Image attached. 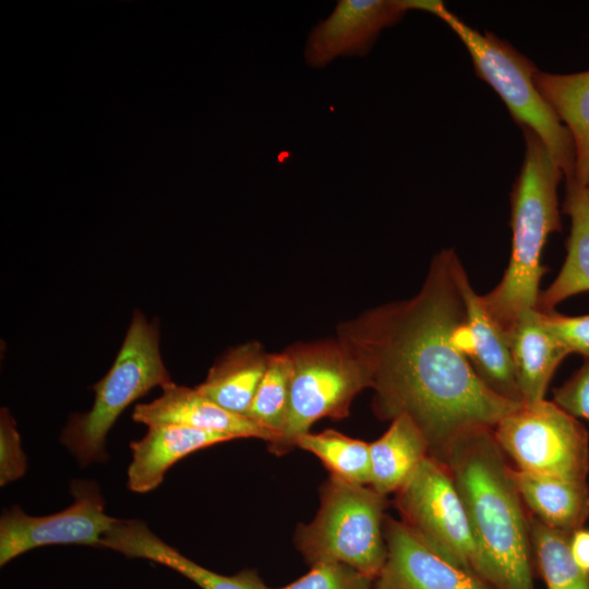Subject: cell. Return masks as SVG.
I'll return each mask as SVG.
<instances>
[{"mask_svg":"<svg viewBox=\"0 0 589 589\" xmlns=\"http://www.w3.org/2000/svg\"><path fill=\"white\" fill-rule=\"evenodd\" d=\"M235 440L232 436L178 424L148 426L147 433L130 443L128 488L135 493L155 490L166 472L183 457L208 446Z\"/></svg>","mask_w":589,"mask_h":589,"instance_id":"2e32d148","label":"cell"},{"mask_svg":"<svg viewBox=\"0 0 589 589\" xmlns=\"http://www.w3.org/2000/svg\"><path fill=\"white\" fill-rule=\"evenodd\" d=\"M429 456V444L417 424L401 414L392 420L388 430L370 443L371 482L376 492H397Z\"/></svg>","mask_w":589,"mask_h":589,"instance_id":"7402d4cb","label":"cell"},{"mask_svg":"<svg viewBox=\"0 0 589 589\" xmlns=\"http://www.w3.org/2000/svg\"><path fill=\"white\" fill-rule=\"evenodd\" d=\"M171 382L159 350L157 324L135 311L110 370L93 386L92 408L69 419L62 443L81 465L106 460V436L123 410L153 387Z\"/></svg>","mask_w":589,"mask_h":589,"instance_id":"5b68a950","label":"cell"},{"mask_svg":"<svg viewBox=\"0 0 589 589\" xmlns=\"http://www.w3.org/2000/svg\"><path fill=\"white\" fill-rule=\"evenodd\" d=\"M101 549H109L130 558H143L166 566L187 577L201 589H271L253 569L235 575L213 572L181 554L158 538L137 519H117L101 539Z\"/></svg>","mask_w":589,"mask_h":589,"instance_id":"5bb4252c","label":"cell"},{"mask_svg":"<svg viewBox=\"0 0 589 589\" xmlns=\"http://www.w3.org/2000/svg\"><path fill=\"white\" fill-rule=\"evenodd\" d=\"M455 251L437 253L412 298L364 312L338 328L360 359L383 420L409 417L424 434L429 456L442 462L452 442L473 426L494 425L521 404L491 392L462 348L466 317Z\"/></svg>","mask_w":589,"mask_h":589,"instance_id":"6da1fadb","label":"cell"},{"mask_svg":"<svg viewBox=\"0 0 589 589\" xmlns=\"http://www.w3.org/2000/svg\"><path fill=\"white\" fill-rule=\"evenodd\" d=\"M520 497L529 514L543 525L572 534L582 529L589 517V485L575 481L512 470Z\"/></svg>","mask_w":589,"mask_h":589,"instance_id":"ac0fdd59","label":"cell"},{"mask_svg":"<svg viewBox=\"0 0 589 589\" xmlns=\"http://www.w3.org/2000/svg\"><path fill=\"white\" fill-rule=\"evenodd\" d=\"M294 446L315 455L335 477L364 485L371 482L370 443L325 430L299 436Z\"/></svg>","mask_w":589,"mask_h":589,"instance_id":"cb8c5ba5","label":"cell"},{"mask_svg":"<svg viewBox=\"0 0 589 589\" xmlns=\"http://www.w3.org/2000/svg\"><path fill=\"white\" fill-rule=\"evenodd\" d=\"M408 10H421L445 22L469 51L478 76L500 95L513 118L536 133L566 177L574 179L575 147L568 129L542 97L534 83L533 64L492 33L481 34L452 13L442 1L405 0Z\"/></svg>","mask_w":589,"mask_h":589,"instance_id":"277c9868","label":"cell"},{"mask_svg":"<svg viewBox=\"0 0 589 589\" xmlns=\"http://www.w3.org/2000/svg\"><path fill=\"white\" fill-rule=\"evenodd\" d=\"M570 552L576 564L589 574V530L582 528L573 533Z\"/></svg>","mask_w":589,"mask_h":589,"instance_id":"f546056e","label":"cell"},{"mask_svg":"<svg viewBox=\"0 0 589 589\" xmlns=\"http://www.w3.org/2000/svg\"><path fill=\"white\" fill-rule=\"evenodd\" d=\"M526 153L512 192V251L501 281L481 302L506 334L517 317L537 306L546 267L541 257L549 236L561 230L557 185L563 171L540 137L522 128Z\"/></svg>","mask_w":589,"mask_h":589,"instance_id":"3957f363","label":"cell"},{"mask_svg":"<svg viewBox=\"0 0 589 589\" xmlns=\"http://www.w3.org/2000/svg\"><path fill=\"white\" fill-rule=\"evenodd\" d=\"M461 287L466 306L462 348L471 368L491 392L508 401L522 404L504 332L486 312L467 273L462 276Z\"/></svg>","mask_w":589,"mask_h":589,"instance_id":"9a60e30c","label":"cell"},{"mask_svg":"<svg viewBox=\"0 0 589 589\" xmlns=\"http://www.w3.org/2000/svg\"><path fill=\"white\" fill-rule=\"evenodd\" d=\"M497 444L517 470L587 481L589 434L553 401L521 404L494 425Z\"/></svg>","mask_w":589,"mask_h":589,"instance_id":"ba28073f","label":"cell"},{"mask_svg":"<svg viewBox=\"0 0 589 589\" xmlns=\"http://www.w3.org/2000/svg\"><path fill=\"white\" fill-rule=\"evenodd\" d=\"M386 496L330 474L316 517L297 530V546L312 566L346 564L375 580L386 560Z\"/></svg>","mask_w":589,"mask_h":589,"instance_id":"8992f818","label":"cell"},{"mask_svg":"<svg viewBox=\"0 0 589 589\" xmlns=\"http://www.w3.org/2000/svg\"><path fill=\"white\" fill-rule=\"evenodd\" d=\"M163 394L147 404H139L132 412L135 422L147 426L178 424L239 437L275 441V435L249 417L228 411L201 394L196 388L165 385Z\"/></svg>","mask_w":589,"mask_h":589,"instance_id":"4fadbf2b","label":"cell"},{"mask_svg":"<svg viewBox=\"0 0 589 589\" xmlns=\"http://www.w3.org/2000/svg\"><path fill=\"white\" fill-rule=\"evenodd\" d=\"M442 464L466 508L479 552V577L494 589H534L529 513L493 428L461 432Z\"/></svg>","mask_w":589,"mask_h":589,"instance_id":"7a4b0ae2","label":"cell"},{"mask_svg":"<svg viewBox=\"0 0 589 589\" xmlns=\"http://www.w3.org/2000/svg\"><path fill=\"white\" fill-rule=\"evenodd\" d=\"M401 521L426 546L479 577V552L458 490L438 460L426 456L396 492Z\"/></svg>","mask_w":589,"mask_h":589,"instance_id":"9c48e42d","label":"cell"},{"mask_svg":"<svg viewBox=\"0 0 589 589\" xmlns=\"http://www.w3.org/2000/svg\"><path fill=\"white\" fill-rule=\"evenodd\" d=\"M534 83L572 135L575 147L572 181L589 188V71L575 74L537 71Z\"/></svg>","mask_w":589,"mask_h":589,"instance_id":"44dd1931","label":"cell"},{"mask_svg":"<svg viewBox=\"0 0 589 589\" xmlns=\"http://www.w3.org/2000/svg\"><path fill=\"white\" fill-rule=\"evenodd\" d=\"M553 402L570 416L589 422V359L566 382L553 389Z\"/></svg>","mask_w":589,"mask_h":589,"instance_id":"f1b7e54d","label":"cell"},{"mask_svg":"<svg viewBox=\"0 0 589 589\" xmlns=\"http://www.w3.org/2000/svg\"><path fill=\"white\" fill-rule=\"evenodd\" d=\"M374 580L337 562L318 563L296 581L277 589H372Z\"/></svg>","mask_w":589,"mask_h":589,"instance_id":"484cf974","label":"cell"},{"mask_svg":"<svg viewBox=\"0 0 589 589\" xmlns=\"http://www.w3.org/2000/svg\"><path fill=\"white\" fill-rule=\"evenodd\" d=\"M73 503L47 516H29L19 506L5 510L0 519V566L27 551L51 544H83L100 548L101 539L116 518L105 512L98 485L89 480H73Z\"/></svg>","mask_w":589,"mask_h":589,"instance_id":"30bf717a","label":"cell"},{"mask_svg":"<svg viewBox=\"0 0 589 589\" xmlns=\"http://www.w3.org/2000/svg\"><path fill=\"white\" fill-rule=\"evenodd\" d=\"M541 312L546 328L568 350L589 359V314L566 316L555 311Z\"/></svg>","mask_w":589,"mask_h":589,"instance_id":"83f0119b","label":"cell"},{"mask_svg":"<svg viewBox=\"0 0 589 589\" xmlns=\"http://www.w3.org/2000/svg\"><path fill=\"white\" fill-rule=\"evenodd\" d=\"M267 359L268 354L256 341L230 348L195 388L224 409L247 416Z\"/></svg>","mask_w":589,"mask_h":589,"instance_id":"d6986e66","label":"cell"},{"mask_svg":"<svg viewBox=\"0 0 589 589\" xmlns=\"http://www.w3.org/2000/svg\"><path fill=\"white\" fill-rule=\"evenodd\" d=\"M27 468L26 456L15 421L7 408L0 411V485L24 476Z\"/></svg>","mask_w":589,"mask_h":589,"instance_id":"4316f807","label":"cell"},{"mask_svg":"<svg viewBox=\"0 0 589 589\" xmlns=\"http://www.w3.org/2000/svg\"><path fill=\"white\" fill-rule=\"evenodd\" d=\"M386 560L375 589H494L426 546L400 520L385 516Z\"/></svg>","mask_w":589,"mask_h":589,"instance_id":"7c38bea8","label":"cell"},{"mask_svg":"<svg viewBox=\"0 0 589 589\" xmlns=\"http://www.w3.org/2000/svg\"><path fill=\"white\" fill-rule=\"evenodd\" d=\"M286 351L292 362V380L285 428L269 445L277 455L292 448L317 420L346 418L353 398L370 388L363 363L339 338L299 342Z\"/></svg>","mask_w":589,"mask_h":589,"instance_id":"52a82bcc","label":"cell"},{"mask_svg":"<svg viewBox=\"0 0 589 589\" xmlns=\"http://www.w3.org/2000/svg\"><path fill=\"white\" fill-rule=\"evenodd\" d=\"M406 12L404 0H339L311 29L303 51L305 63L321 69L339 57L365 56L381 31Z\"/></svg>","mask_w":589,"mask_h":589,"instance_id":"8fae6325","label":"cell"},{"mask_svg":"<svg viewBox=\"0 0 589 589\" xmlns=\"http://www.w3.org/2000/svg\"><path fill=\"white\" fill-rule=\"evenodd\" d=\"M506 338L522 404L544 399L551 378L569 354L568 350L546 328L536 308L520 313Z\"/></svg>","mask_w":589,"mask_h":589,"instance_id":"e0dca14e","label":"cell"},{"mask_svg":"<svg viewBox=\"0 0 589 589\" xmlns=\"http://www.w3.org/2000/svg\"><path fill=\"white\" fill-rule=\"evenodd\" d=\"M563 211L570 216L565 262L553 283L540 291L536 309L554 311L563 300L589 290V188L566 183Z\"/></svg>","mask_w":589,"mask_h":589,"instance_id":"ffe728a7","label":"cell"},{"mask_svg":"<svg viewBox=\"0 0 589 589\" xmlns=\"http://www.w3.org/2000/svg\"><path fill=\"white\" fill-rule=\"evenodd\" d=\"M291 380L292 362L287 351L268 354L265 372L247 417L275 435V441L269 445L279 440L285 428Z\"/></svg>","mask_w":589,"mask_h":589,"instance_id":"d4e9b609","label":"cell"},{"mask_svg":"<svg viewBox=\"0 0 589 589\" xmlns=\"http://www.w3.org/2000/svg\"><path fill=\"white\" fill-rule=\"evenodd\" d=\"M533 557L548 589H589V574L570 552L572 534L550 528L529 514Z\"/></svg>","mask_w":589,"mask_h":589,"instance_id":"603a6c76","label":"cell"}]
</instances>
